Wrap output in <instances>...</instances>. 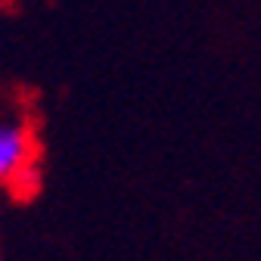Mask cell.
<instances>
[{"label": "cell", "mask_w": 261, "mask_h": 261, "mask_svg": "<svg viewBox=\"0 0 261 261\" xmlns=\"http://www.w3.org/2000/svg\"><path fill=\"white\" fill-rule=\"evenodd\" d=\"M41 155L35 124L22 112H0V187H10L16 174L35 165Z\"/></svg>", "instance_id": "1"}, {"label": "cell", "mask_w": 261, "mask_h": 261, "mask_svg": "<svg viewBox=\"0 0 261 261\" xmlns=\"http://www.w3.org/2000/svg\"><path fill=\"white\" fill-rule=\"evenodd\" d=\"M41 187H44V171H41V162H35V165L22 168L7 190H10L13 199H22L25 202V199H35V193H41Z\"/></svg>", "instance_id": "2"}, {"label": "cell", "mask_w": 261, "mask_h": 261, "mask_svg": "<svg viewBox=\"0 0 261 261\" xmlns=\"http://www.w3.org/2000/svg\"><path fill=\"white\" fill-rule=\"evenodd\" d=\"M4 4H13V0H0V7H4Z\"/></svg>", "instance_id": "3"}]
</instances>
